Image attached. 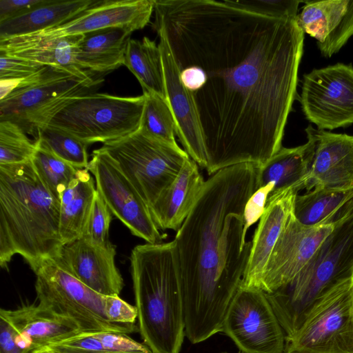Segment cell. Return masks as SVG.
Wrapping results in <instances>:
<instances>
[{
	"label": "cell",
	"mask_w": 353,
	"mask_h": 353,
	"mask_svg": "<svg viewBox=\"0 0 353 353\" xmlns=\"http://www.w3.org/2000/svg\"><path fill=\"white\" fill-rule=\"evenodd\" d=\"M154 12L152 27L194 100L208 173L265 165L283 147L296 95L304 41L297 19L217 0H154Z\"/></svg>",
	"instance_id": "6da1fadb"
},
{
	"label": "cell",
	"mask_w": 353,
	"mask_h": 353,
	"mask_svg": "<svg viewBox=\"0 0 353 353\" xmlns=\"http://www.w3.org/2000/svg\"><path fill=\"white\" fill-rule=\"evenodd\" d=\"M258 174V166L245 163L210 175L176 232L185 335L193 344L221 332L240 288L252 246L243 210L259 188Z\"/></svg>",
	"instance_id": "7a4b0ae2"
},
{
	"label": "cell",
	"mask_w": 353,
	"mask_h": 353,
	"mask_svg": "<svg viewBox=\"0 0 353 353\" xmlns=\"http://www.w3.org/2000/svg\"><path fill=\"white\" fill-rule=\"evenodd\" d=\"M63 246L60 201L37 174L31 160L0 164V265L21 255L35 272L56 260Z\"/></svg>",
	"instance_id": "3957f363"
},
{
	"label": "cell",
	"mask_w": 353,
	"mask_h": 353,
	"mask_svg": "<svg viewBox=\"0 0 353 353\" xmlns=\"http://www.w3.org/2000/svg\"><path fill=\"white\" fill-rule=\"evenodd\" d=\"M130 263L143 343L152 353H179L185 335L175 241L135 246Z\"/></svg>",
	"instance_id": "277c9868"
},
{
	"label": "cell",
	"mask_w": 353,
	"mask_h": 353,
	"mask_svg": "<svg viewBox=\"0 0 353 353\" xmlns=\"http://www.w3.org/2000/svg\"><path fill=\"white\" fill-rule=\"evenodd\" d=\"M353 280V210L340 219L312 258L289 283L265 294L285 333L292 336L317 305Z\"/></svg>",
	"instance_id": "5b68a950"
},
{
	"label": "cell",
	"mask_w": 353,
	"mask_h": 353,
	"mask_svg": "<svg viewBox=\"0 0 353 353\" xmlns=\"http://www.w3.org/2000/svg\"><path fill=\"white\" fill-rule=\"evenodd\" d=\"M144 102L143 94L134 97L101 93L74 96L51 110L35 130L46 125L65 132L88 145L105 143L139 129Z\"/></svg>",
	"instance_id": "8992f818"
},
{
	"label": "cell",
	"mask_w": 353,
	"mask_h": 353,
	"mask_svg": "<svg viewBox=\"0 0 353 353\" xmlns=\"http://www.w3.org/2000/svg\"><path fill=\"white\" fill-rule=\"evenodd\" d=\"M101 148L117 163L149 208L190 159L176 143L159 139L140 128L103 143Z\"/></svg>",
	"instance_id": "52a82bcc"
},
{
	"label": "cell",
	"mask_w": 353,
	"mask_h": 353,
	"mask_svg": "<svg viewBox=\"0 0 353 353\" xmlns=\"http://www.w3.org/2000/svg\"><path fill=\"white\" fill-rule=\"evenodd\" d=\"M94 76L83 70L45 65L21 80L12 92L0 100V121H10L26 132H34L43 118L60 103L92 91L101 82Z\"/></svg>",
	"instance_id": "ba28073f"
},
{
	"label": "cell",
	"mask_w": 353,
	"mask_h": 353,
	"mask_svg": "<svg viewBox=\"0 0 353 353\" xmlns=\"http://www.w3.org/2000/svg\"><path fill=\"white\" fill-rule=\"evenodd\" d=\"M34 273L39 303L73 320L81 332H117L129 334L139 330L135 325L109 322L104 311L107 296L84 285L55 260L45 261Z\"/></svg>",
	"instance_id": "9c48e42d"
},
{
	"label": "cell",
	"mask_w": 353,
	"mask_h": 353,
	"mask_svg": "<svg viewBox=\"0 0 353 353\" xmlns=\"http://www.w3.org/2000/svg\"><path fill=\"white\" fill-rule=\"evenodd\" d=\"M297 353H353V280L329 293L290 338L285 350Z\"/></svg>",
	"instance_id": "30bf717a"
},
{
	"label": "cell",
	"mask_w": 353,
	"mask_h": 353,
	"mask_svg": "<svg viewBox=\"0 0 353 353\" xmlns=\"http://www.w3.org/2000/svg\"><path fill=\"white\" fill-rule=\"evenodd\" d=\"M221 332L244 353H282L285 335L262 290L239 288L226 312Z\"/></svg>",
	"instance_id": "8fae6325"
},
{
	"label": "cell",
	"mask_w": 353,
	"mask_h": 353,
	"mask_svg": "<svg viewBox=\"0 0 353 353\" xmlns=\"http://www.w3.org/2000/svg\"><path fill=\"white\" fill-rule=\"evenodd\" d=\"M94 177L96 188L112 214L131 233L148 243H163L166 237L154 222L149 206L117 163L101 148L92 152L86 168Z\"/></svg>",
	"instance_id": "7c38bea8"
},
{
	"label": "cell",
	"mask_w": 353,
	"mask_h": 353,
	"mask_svg": "<svg viewBox=\"0 0 353 353\" xmlns=\"http://www.w3.org/2000/svg\"><path fill=\"white\" fill-rule=\"evenodd\" d=\"M300 101L305 118L319 130L353 123V67L338 63L303 76Z\"/></svg>",
	"instance_id": "4fadbf2b"
},
{
	"label": "cell",
	"mask_w": 353,
	"mask_h": 353,
	"mask_svg": "<svg viewBox=\"0 0 353 353\" xmlns=\"http://www.w3.org/2000/svg\"><path fill=\"white\" fill-rule=\"evenodd\" d=\"M336 223L307 226L301 223L292 212L269 257L259 290L272 293L292 281Z\"/></svg>",
	"instance_id": "5bb4252c"
},
{
	"label": "cell",
	"mask_w": 353,
	"mask_h": 353,
	"mask_svg": "<svg viewBox=\"0 0 353 353\" xmlns=\"http://www.w3.org/2000/svg\"><path fill=\"white\" fill-rule=\"evenodd\" d=\"M154 2V0L96 1L88 9L61 25L21 37L52 40L114 26L128 28L134 32L143 28L150 22Z\"/></svg>",
	"instance_id": "9a60e30c"
},
{
	"label": "cell",
	"mask_w": 353,
	"mask_h": 353,
	"mask_svg": "<svg viewBox=\"0 0 353 353\" xmlns=\"http://www.w3.org/2000/svg\"><path fill=\"white\" fill-rule=\"evenodd\" d=\"M305 132L314 148L306 192L353 189V136L314 129L310 125Z\"/></svg>",
	"instance_id": "2e32d148"
},
{
	"label": "cell",
	"mask_w": 353,
	"mask_h": 353,
	"mask_svg": "<svg viewBox=\"0 0 353 353\" xmlns=\"http://www.w3.org/2000/svg\"><path fill=\"white\" fill-rule=\"evenodd\" d=\"M116 248L93 245L83 238L65 244L55 261L84 285L103 296H119L123 280L114 257Z\"/></svg>",
	"instance_id": "e0dca14e"
},
{
	"label": "cell",
	"mask_w": 353,
	"mask_h": 353,
	"mask_svg": "<svg viewBox=\"0 0 353 353\" xmlns=\"http://www.w3.org/2000/svg\"><path fill=\"white\" fill-rule=\"evenodd\" d=\"M167 99L176 124V134L196 164L206 170L208 160L196 108L190 92L183 85L170 49L159 37Z\"/></svg>",
	"instance_id": "ac0fdd59"
},
{
	"label": "cell",
	"mask_w": 353,
	"mask_h": 353,
	"mask_svg": "<svg viewBox=\"0 0 353 353\" xmlns=\"http://www.w3.org/2000/svg\"><path fill=\"white\" fill-rule=\"evenodd\" d=\"M297 22L316 39L321 54L330 57L353 35V0L307 1Z\"/></svg>",
	"instance_id": "d6986e66"
},
{
	"label": "cell",
	"mask_w": 353,
	"mask_h": 353,
	"mask_svg": "<svg viewBox=\"0 0 353 353\" xmlns=\"http://www.w3.org/2000/svg\"><path fill=\"white\" fill-rule=\"evenodd\" d=\"M0 313L4 314L14 327L17 344L30 353L81 332L73 320L40 303L23 305L14 310L1 308Z\"/></svg>",
	"instance_id": "ffe728a7"
},
{
	"label": "cell",
	"mask_w": 353,
	"mask_h": 353,
	"mask_svg": "<svg viewBox=\"0 0 353 353\" xmlns=\"http://www.w3.org/2000/svg\"><path fill=\"white\" fill-rule=\"evenodd\" d=\"M297 194L296 190L288 189L268 196L252 240L250 257L240 288L259 290L272 251L293 212Z\"/></svg>",
	"instance_id": "44dd1931"
},
{
	"label": "cell",
	"mask_w": 353,
	"mask_h": 353,
	"mask_svg": "<svg viewBox=\"0 0 353 353\" xmlns=\"http://www.w3.org/2000/svg\"><path fill=\"white\" fill-rule=\"evenodd\" d=\"M205 182L199 165L189 159L173 183L150 208L160 230H179L196 203Z\"/></svg>",
	"instance_id": "7402d4cb"
},
{
	"label": "cell",
	"mask_w": 353,
	"mask_h": 353,
	"mask_svg": "<svg viewBox=\"0 0 353 353\" xmlns=\"http://www.w3.org/2000/svg\"><path fill=\"white\" fill-rule=\"evenodd\" d=\"M133 31L114 26L83 34L75 49L77 65L93 74L106 73L123 65Z\"/></svg>",
	"instance_id": "603a6c76"
},
{
	"label": "cell",
	"mask_w": 353,
	"mask_h": 353,
	"mask_svg": "<svg viewBox=\"0 0 353 353\" xmlns=\"http://www.w3.org/2000/svg\"><path fill=\"white\" fill-rule=\"evenodd\" d=\"M312 142L294 147H282L265 165L259 167V188L272 185L269 196L288 189H305L313 158Z\"/></svg>",
	"instance_id": "cb8c5ba5"
},
{
	"label": "cell",
	"mask_w": 353,
	"mask_h": 353,
	"mask_svg": "<svg viewBox=\"0 0 353 353\" xmlns=\"http://www.w3.org/2000/svg\"><path fill=\"white\" fill-rule=\"evenodd\" d=\"M97 0H48L21 15L0 22V41L33 34L61 25Z\"/></svg>",
	"instance_id": "d4e9b609"
},
{
	"label": "cell",
	"mask_w": 353,
	"mask_h": 353,
	"mask_svg": "<svg viewBox=\"0 0 353 353\" xmlns=\"http://www.w3.org/2000/svg\"><path fill=\"white\" fill-rule=\"evenodd\" d=\"M97 193L89 170L79 169L60 199V235L63 245L82 237Z\"/></svg>",
	"instance_id": "484cf974"
},
{
	"label": "cell",
	"mask_w": 353,
	"mask_h": 353,
	"mask_svg": "<svg viewBox=\"0 0 353 353\" xmlns=\"http://www.w3.org/2000/svg\"><path fill=\"white\" fill-rule=\"evenodd\" d=\"M82 36L73 35L52 40L13 37L0 41V53L44 65L82 70L78 67L75 59V49Z\"/></svg>",
	"instance_id": "4316f807"
},
{
	"label": "cell",
	"mask_w": 353,
	"mask_h": 353,
	"mask_svg": "<svg viewBox=\"0 0 353 353\" xmlns=\"http://www.w3.org/2000/svg\"><path fill=\"white\" fill-rule=\"evenodd\" d=\"M353 210V189L313 190L297 194L293 214L302 224L318 226L334 223Z\"/></svg>",
	"instance_id": "83f0119b"
},
{
	"label": "cell",
	"mask_w": 353,
	"mask_h": 353,
	"mask_svg": "<svg viewBox=\"0 0 353 353\" xmlns=\"http://www.w3.org/2000/svg\"><path fill=\"white\" fill-rule=\"evenodd\" d=\"M140 83L143 92L156 93L167 99L162 57L159 45L144 37L130 39L124 63Z\"/></svg>",
	"instance_id": "f1b7e54d"
},
{
	"label": "cell",
	"mask_w": 353,
	"mask_h": 353,
	"mask_svg": "<svg viewBox=\"0 0 353 353\" xmlns=\"http://www.w3.org/2000/svg\"><path fill=\"white\" fill-rule=\"evenodd\" d=\"M46 347L53 353H152L144 343L117 332H80Z\"/></svg>",
	"instance_id": "f546056e"
},
{
	"label": "cell",
	"mask_w": 353,
	"mask_h": 353,
	"mask_svg": "<svg viewBox=\"0 0 353 353\" xmlns=\"http://www.w3.org/2000/svg\"><path fill=\"white\" fill-rule=\"evenodd\" d=\"M31 159L39 178L60 201L61 196L75 177L79 168L60 159L40 141Z\"/></svg>",
	"instance_id": "4dcf8cb0"
},
{
	"label": "cell",
	"mask_w": 353,
	"mask_h": 353,
	"mask_svg": "<svg viewBox=\"0 0 353 353\" xmlns=\"http://www.w3.org/2000/svg\"><path fill=\"white\" fill-rule=\"evenodd\" d=\"M34 133L36 140L60 159L79 169L88 167V144L65 132L46 125L37 128Z\"/></svg>",
	"instance_id": "1f68e13d"
},
{
	"label": "cell",
	"mask_w": 353,
	"mask_h": 353,
	"mask_svg": "<svg viewBox=\"0 0 353 353\" xmlns=\"http://www.w3.org/2000/svg\"><path fill=\"white\" fill-rule=\"evenodd\" d=\"M144 106L140 129L171 143L175 139L176 124L168 99L153 92H143Z\"/></svg>",
	"instance_id": "d6a6232c"
},
{
	"label": "cell",
	"mask_w": 353,
	"mask_h": 353,
	"mask_svg": "<svg viewBox=\"0 0 353 353\" xmlns=\"http://www.w3.org/2000/svg\"><path fill=\"white\" fill-rule=\"evenodd\" d=\"M36 143L26 135L25 130L10 121H0V164H18L32 159Z\"/></svg>",
	"instance_id": "836d02e7"
},
{
	"label": "cell",
	"mask_w": 353,
	"mask_h": 353,
	"mask_svg": "<svg viewBox=\"0 0 353 353\" xmlns=\"http://www.w3.org/2000/svg\"><path fill=\"white\" fill-rule=\"evenodd\" d=\"M111 221L112 212L97 192L81 238L93 245L103 247L110 245L112 244L108 239Z\"/></svg>",
	"instance_id": "e575fe53"
},
{
	"label": "cell",
	"mask_w": 353,
	"mask_h": 353,
	"mask_svg": "<svg viewBox=\"0 0 353 353\" xmlns=\"http://www.w3.org/2000/svg\"><path fill=\"white\" fill-rule=\"evenodd\" d=\"M228 4L255 14L278 18L297 19L298 8L302 1L296 0H224Z\"/></svg>",
	"instance_id": "d590c367"
},
{
	"label": "cell",
	"mask_w": 353,
	"mask_h": 353,
	"mask_svg": "<svg viewBox=\"0 0 353 353\" xmlns=\"http://www.w3.org/2000/svg\"><path fill=\"white\" fill-rule=\"evenodd\" d=\"M44 66L32 61L0 53V80L21 81Z\"/></svg>",
	"instance_id": "8d00e7d4"
},
{
	"label": "cell",
	"mask_w": 353,
	"mask_h": 353,
	"mask_svg": "<svg viewBox=\"0 0 353 353\" xmlns=\"http://www.w3.org/2000/svg\"><path fill=\"white\" fill-rule=\"evenodd\" d=\"M104 311L107 320L114 324L134 325L138 318L136 306L119 296H106Z\"/></svg>",
	"instance_id": "74e56055"
},
{
	"label": "cell",
	"mask_w": 353,
	"mask_h": 353,
	"mask_svg": "<svg viewBox=\"0 0 353 353\" xmlns=\"http://www.w3.org/2000/svg\"><path fill=\"white\" fill-rule=\"evenodd\" d=\"M272 191V185L259 188L248 199L243 210V234L262 216L268 202V196Z\"/></svg>",
	"instance_id": "f35d334b"
},
{
	"label": "cell",
	"mask_w": 353,
	"mask_h": 353,
	"mask_svg": "<svg viewBox=\"0 0 353 353\" xmlns=\"http://www.w3.org/2000/svg\"><path fill=\"white\" fill-rule=\"evenodd\" d=\"M48 0H0V22L26 13Z\"/></svg>",
	"instance_id": "ab89813d"
},
{
	"label": "cell",
	"mask_w": 353,
	"mask_h": 353,
	"mask_svg": "<svg viewBox=\"0 0 353 353\" xmlns=\"http://www.w3.org/2000/svg\"><path fill=\"white\" fill-rule=\"evenodd\" d=\"M17 332L8 319L0 313V353H30L16 343Z\"/></svg>",
	"instance_id": "60d3db41"
},
{
	"label": "cell",
	"mask_w": 353,
	"mask_h": 353,
	"mask_svg": "<svg viewBox=\"0 0 353 353\" xmlns=\"http://www.w3.org/2000/svg\"><path fill=\"white\" fill-rule=\"evenodd\" d=\"M33 353H53L50 349L48 347H44L40 350H37L34 351Z\"/></svg>",
	"instance_id": "b9f144b4"
},
{
	"label": "cell",
	"mask_w": 353,
	"mask_h": 353,
	"mask_svg": "<svg viewBox=\"0 0 353 353\" xmlns=\"http://www.w3.org/2000/svg\"><path fill=\"white\" fill-rule=\"evenodd\" d=\"M282 353H297V352L284 350Z\"/></svg>",
	"instance_id": "7bdbcfd3"
},
{
	"label": "cell",
	"mask_w": 353,
	"mask_h": 353,
	"mask_svg": "<svg viewBox=\"0 0 353 353\" xmlns=\"http://www.w3.org/2000/svg\"><path fill=\"white\" fill-rule=\"evenodd\" d=\"M221 353H227V352H221ZM238 353H244V352H241V351H239Z\"/></svg>",
	"instance_id": "ee69618b"
}]
</instances>
